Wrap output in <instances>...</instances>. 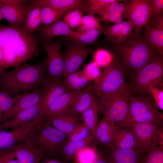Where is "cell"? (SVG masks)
I'll return each instance as SVG.
<instances>
[{
  "label": "cell",
  "mask_w": 163,
  "mask_h": 163,
  "mask_svg": "<svg viewBox=\"0 0 163 163\" xmlns=\"http://www.w3.org/2000/svg\"><path fill=\"white\" fill-rule=\"evenodd\" d=\"M133 29L128 22L123 21L108 27L103 33L109 40L113 43L118 44L129 38L132 34Z\"/></svg>",
  "instance_id": "cb8c5ba5"
},
{
  "label": "cell",
  "mask_w": 163,
  "mask_h": 163,
  "mask_svg": "<svg viewBox=\"0 0 163 163\" xmlns=\"http://www.w3.org/2000/svg\"><path fill=\"white\" fill-rule=\"evenodd\" d=\"M47 56L46 80L54 82H61L64 79V63L61 52V42L59 38L54 42L42 44Z\"/></svg>",
  "instance_id": "30bf717a"
},
{
  "label": "cell",
  "mask_w": 163,
  "mask_h": 163,
  "mask_svg": "<svg viewBox=\"0 0 163 163\" xmlns=\"http://www.w3.org/2000/svg\"><path fill=\"white\" fill-rule=\"evenodd\" d=\"M149 24L154 29L163 30V16L150 19Z\"/></svg>",
  "instance_id": "681fc988"
},
{
  "label": "cell",
  "mask_w": 163,
  "mask_h": 163,
  "mask_svg": "<svg viewBox=\"0 0 163 163\" xmlns=\"http://www.w3.org/2000/svg\"><path fill=\"white\" fill-rule=\"evenodd\" d=\"M83 74V71H77L64 78L62 81V82L67 89L70 85L79 78Z\"/></svg>",
  "instance_id": "c3c4849f"
},
{
  "label": "cell",
  "mask_w": 163,
  "mask_h": 163,
  "mask_svg": "<svg viewBox=\"0 0 163 163\" xmlns=\"http://www.w3.org/2000/svg\"><path fill=\"white\" fill-rule=\"evenodd\" d=\"M129 89L108 96L98 98L96 101L98 111L117 127L125 126L129 110Z\"/></svg>",
  "instance_id": "52a82bcc"
},
{
  "label": "cell",
  "mask_w": 163,
  "mask_h": 163,
  "mask_svg": "<svg viewBox=\"0 0 163 163\" xmlns=\"http://www.w3.org/2000/svg\"><path fill=\"white\" fill-rule=\"evenodd\" d=\"M16 97L0 92V119L2 114L10 110L14 104Z\"/></svg>",
  "instance_id": "b9f144b4"
},
{
  "label": "cell",
  "mask_w": 163,
  "mask_h": 163,
  "mask_svg": "<svg viewBox=\"0 0 163 163\" xmlns=\"http://www.w3.org/2000/svg\"><path fill=\"white\" fill-rule=\"evenodd\" d=\"M114 59L113 54L104 49H98L94 55V61L100 67L103 68L109 66Z\"/></svg>",
  "instance_id": "74e56055"
},
{
  "label": "cell",
  "mask_w": 163,
  "mask_h": 163,
  "mask_svg": "<svg viewBox=\"0 0 163 163\" xmlns=\"http://www.w3.org/2000/svg\"><path fill=\"white\" fill-rule=\"evenodd\" d=\"M75 155L79 163H93L97 157L94 149L88 146L80 150Z\"/></svg>",
  "instance_id": "ab89813d"
},
{
  "label": "cell",
  "mask_w": 163,
  "mask_h": 163,
  "mask_svg": "<svg viewBox=\"0 0 163 163\" xmlns=\"http://www.w3.org/2000/svg\"><path fill=\"white\" fill-rule=\"evenodd\" d=\"M83 71L85 75L91 81L95 80L101 73L100 67L94 61L86 65Z\"/></svg>",
  "instance_id": "7bdbcfd3"
},
{
  "label": "cell",
  "mask_w": 163,
  "mask_h": 163,
  "mask_svg": "<svg viewBox=\"0 0 163 163\" xmlns=\"http://www.w3.org/2000/svg\"><path fill=\"white\" fill-rule=\"evenodd\" d=\"M152 0L129 1L125 18L134 27L138 34L142 28L148 24L151 18Z\"/></svg>",
  "instance_id": "4fadbf2b"
},
{
  "label": "cell",
  "mask_w": 163,
  "mask_h": 163,
  "mask_svg": "<svg viewBox=\"0 0 163 163\" xmlns=\"http://www.w3.org/2000/svg\"><path fill=\"white\" fill-rule=\"evenodd\" d=\"M93 139V137L90 136L86 139L80 141H68L63 146L62 153L64 156L67 159L72 158L79 151L88 146Z\"/></svg>",
  "instance_id": "d6a6232c"
},
{
  "label": "cell",
  "mask_w": 163,
  "mask_h": 163,
  "mask_svg": "<svg viewBox=\"0 0 163 163\" xmlns=\"http://www.w3.org/2000/svg\"><path fill=\"white\" fill-rule=\"evenodd\" d=\"M117 127L103 116L96 127L94 139L101 145L110 148Z\"/></svg>",
  "instance_id": "d4e9b609"
},
{
  "label": "cell",
  "mask_w": 163,
  "mask_h": 163,
  "mask_svg": "<svg viewBox=\"0 0 163 163\" xmlns=\"http://www.w3.org/2000/svg\"><path fill=\"white\" fill-rule=\"evenodd\" d=\"M40 163H65L53 159H46L43 160Z\"/></svg>",
  "instance_id": "f5cc1de1"
},
{
  "label": "cell",
  "mask_w": 163,
  "mask_h": 163,
  "mask_svg": "<svg viewBox=\"0 0 163 163\" xmlns=\"http://www.w3.org/2000/svg\"><path fill=\"white\" fill-rule=\"evenodd\" d=\"M151 18L163 16V0H152Z\"/></svg>",
  "instance_id": "bcb514c9"
},
{
  "label": "cell",
  "mask_w": 163,
  "mask_h": 163,
  "mask_svg": "<svg viewBox=\"0 0 163 163\" xmlns=\"http://www.w3.org/2000/svg\"><path fill=\"white\" fill-rule=\"evenodd\" d=\"M30 1L0 0V12L10 26L23 27Z\"/></svg>",
  "instance_id": "5bb4252c"
},
{
  "label": "cell",
  "mask_w": 163,
  "mask_h": 163,
  "mask_svg": "<svg viewBox=\"0 0 163 163\" xmlns=\"http://www.w3.org/2000/svg\"><path fill=\"white\" fill-rule=\"evenodd\" d=\"M117 0H89L85 11L89 14H97L100 17L112 3Z\"/></svg>",
  "instance_id": "836d02e7"
},
{
  "label": "cell",
  "mask_w": 163,
  "mask_h": 163,
  "mask_svg": "<svg viewBox=\"0 0 163 163\" xmlns=\"http://www.w3.org/2000/svg\"><path fill=\"white\" fill-rule=\"evenodd\" d=\"M43 122L42 118L10 131L0 130V150L8 149L21 143L31 144L35 133Z\"/></svg>",
  "instance_id": "ba28073f"
},
{
  "label": "cell",
  "mask_w": 163,
  "mask_h": 163,
  "mask_svg": "<svg viewBox=\"0 0 163 163\" xmlns=\"http://www.w3.org/2000/svg\"><path fill=\"white\" fill-rule=\"evenodd\" d=\"M45 86L46 91L42 106L37 119L41 118L49 108L68 90L62 81L54 82L46 80Z\"/></svg>",
  "instance_id": "44dd1931"
},
{
  "label": "cell",
  "mask_w": 163,
  "mask_h": 163,
  "mask_svg": "<svg viewBox=\"0 0 163 163\" xmlns=\"http://www.w3.org/2000/svg\"><path fill=\"white\" fill-rule=\"evenodd\" d=\"M66 137L51 125L48 121L43 120L34 135L31 144L41 148L45 153L50 152L64 142Z\"/></svg>",
  "instance_id": "8fae6325"
},
{
  "label": "cell",
  "mask_w": 163,
  "mask_h": 163,
  "mask_svg": "<svg viewBox=\"0 0 163 163\" xmlns=\"http://www.w3.org/2000/svg\"><path fill=\"white\" fill-rule=\"evenodd\" d=\"M43 101V100L35 106L19 113L8 121L0 124V130L8 129L14 130L34 121L41 110Z\"/></svg>",
  "instance_id": "d6986e66"
},
{
  "label": "cell",
  "mask_w": 163,
  "mask_h": 163,
  "mask_svg": "<svg viewBox=\"0 0 163 163\" xmlns=\"http://www.w3.org/2000/svg\"><path fill=\"white\" fill-rule=\"evenodd\" d=\"M81 90H68L49 108L41 118L43 120H45L56 114L66 111Z\"/></svg>",
  "instance_id": "4316f807"
},
{
  "label": "cell",
  "mask_w": 163,
  "mask_h": 163,
  "mask_svg": "<svg viewBox=\"0 0 163 163\" xmlns=\"http://www.w3.org/2000/svg\"><path fill=\"white\" fill-rule=\"evenodd\" d=\"M107 26V25H104L100 29H93L80 33L74 37L65 36V38L68 41L88 46L94 42L99 36L108 27Z\"/></svg>",
  "instance_id": "f546056e"
},
{
  "label": "cell",
  "mask_w": 163,
  "mask_h": 163,
  "mask_svg": "<svg viewBox=\"0 0 163 163\" xmlns=\"http://www.w3.org/2000/svg\"><path fill=\"white\" fill-rule=\"evenodd\" d=\"M91 136L88 128L83 123H78L68 136V141H80Z\"/></svg>",
  "instance_id": "8d00e7d4"
},
{
  "label": "cell",
  "mask_w": 163,
  "mask_h": 163,
  "mask_svg": "<svg viewBox=\"0 0 163 163\" xmlns=\"http://www.w3.org/2000/svg\"><path fill=\"white\" fill-rule=\"evenodd\" d=\"M0 47L3 53L5 70L39 55L35 37L22 27L0 26Z\"/></svg>",
  "instance_id": "6da1fadb"
},
{
  "label": "cell",
  "mask_w": 163,
  "mask_h": 163,
  "mask_svg": "<svg viewBox=\"0 0 163 163\" xmlns=\"http://www.w3.org/2000/svg\"><path fill=\"white\" fill-rule=\"evenodd\" d=\"M114 44V53L125 72L132 76L161 55L145 37L133 33L125 41Z\"/></svg>",
  "instance_id": "3957f363"
},
{
  "label": "cell",
  "mask_w": 163,
  "mask_h": 163,
  "mask_svg": "<svg viewBox=\"0 0 163 163\" xmlns=\"http://www.w3.org/2000/svg\"><path fill=\"white\" fill-rule=\"evenodd\" d=\"M93 83H91L84 90H82L66 110L78 115L88 109L96 101L93 92Z\"/></svg>",
  "instance_id": "603a6c76"
},
{
  "label": "cell",
  "mask_w": 163,
  "mask_h": 163,
  "mask_svg": "<svg viewBox=\"0 0 163 163\" xmlns=\"http://www.w3.org/2000/svg\"><path fill=\"white\" fill-rule=\"evenodd\" d=\"M37 30L40 35L39 41L42 44L52 42L53 38L56 36L72 37L80 33L72 30L62 21L40 27Z\"/></svg>",
  "instance_id": "e0dca14e"
},
{
  "label": "cell",
  "mask_w": 163,
  "mask_h": 163,
  "mask_svg": "<svg viewBox=\"0 0 163 163\" xmlns=\"http://www.w3.org/2000/svg\"><path fill=\"white\" fill-rule=\"evenodd\" d=\"M149 93L157 107L163 110V89H160L157 86L151 87L149 89Z\"/></svg>",
  "instance_id": "f6af8a7d"
},
{
  "label": "cell",
  "mask_w": 163,
  "mask_h": 163,
  "mask_svg": "<svg viewBox=\"0 0 163 163\" xmlns=\"http://www.w3.org/2000/svg\"><path fill=\"white\" fill-rule=\"evenodd\" d=\"M144 27L146 38L156 50L163 56V30L154 29L149 24Z\"/></svg>",
  "instance_id": "4dcf8cb0"
},
{
  "label": "cell",
  "mask_w": 163,
  "mask_h": 163,
  "mask_svg": "<svg viewBox=\"0 0 163 163\" xmlns=\"http://www.w3.org/2000/svg\"><path fill=\"white\" fill-rule=\"evenodd\" d=\"M83 11L79 9L72 10L67 13L62 20L70 28L73 30L80 24L83 17Z\"/></svg>",
  "instance_id": "d590c367"
},
{
  "label": "cell",
  "mask_w": 163,
  "mask_h": 163,
  "mask_svg": "<svg viewBox=\"0 0 163 163\" xmlns=\"http://www.w3.org/2000/svg\"><path fill=\"white\" fill-rule=\"evenodd\" d=\"M126 126L132 129L144 153H148L163 145L162 129L154 124L150 123H132Z\"/></svg>",
  "instance_id": "9c48e42d"
},
{
  "label": "cell",
  "mask_w": 163,
  "mask_h": 163,
  "mask_svg": "<svg viewBox=\"0 0 163 163\" xmlns=\"http://www.w3.org/2000/svg\"><path fill=\"white\" fill-rule=\"evenodd\" d=\"M4 58L3 53L2 49L0 47V74L3 71L4 69Z\"/></svg>",
  "instance_id": "f907efd6"
},
{
  "label": "cell",
  "mask_w": 163,
  "mask_h": 163,
  "mask_svg": "<svg viewBox=\"0 0 163 163\" xmlns=\"http://www.w3.org/2000/svg\"><path fill=\"white\" fill-rule=\"evenodd\" d=\"M49 122L51 126L67 136L79 123L78 115L71 113L67 110L56 114L44 120Z\"/></svg>",
  "instance_id": "7402d4cb"
},
{
  "label": "cell",
  "mask_w": 163,
  "mask_h": 163,
  "mask_svg": "<svg viewBox=\"0 0 163 163\" xmlns=\"http://www.w3.org/2000/svg\"><path fill=\"white\" fill-rule=\"evenodd\" d=\"M107 157L110 163H142L145 153L133 150L110 147Z\"/></svg>",
  "instance_id": "484cf974"
},
{
  "label": "cell",
  "mask_w": 163,
  "mask_h": 163,
  "mask_svg": "<svg viewBox=\"0 0 163 163\" xmlns=\"http://www.w3.org/2000/svg\"><path fill=\"white\" fill-rule=\"evenodd\" d=\"M152 123L160 129L163 126V115L152 96L133 95L129 100V110L126 126L132 123Z\"/></svg>",
  "instance_id": "5b68a950"
},
{
  "label": "cell",
  "mask_w": 163,
  "mask_h": 163,
  "mask_svg": "<svg viewBox=\"0 0 163 163\" xmlns=\"http://www.w3.org/2000/svg\"><path fill=\"white\" fill-rule=\"evenodd\" d=\"M3 19V18L2 17L0 12V21L2 20Z\"/></svg>",
  "instance_id": "db71d44e"
},
{
  "label": "cell",
  "mask_w": 163,
  "mask_h": 163,
  "mask_svg": "<svg viewBox=\"0 0 163 163\" xmlns=\"http://www.w3.org/2000/svg\"><path fill=\"white\" fill-rule=\"evenodd\" d=\"M100 19L90 14L83 16L80 25L75 29L76 32L83 33L93 29L101 28Z\"/></svg>",
  "instance_id": "e575fe53"
},
{
  "label": "cell",
  "mask_w": 163,
  "mask_h": 163,
  "mask_svg": "<svg viewBox=\"0 0 163 163\" xmlns=\"http://www.w3.org/2000/svg\"><path fill=\"white\" fill-rule=\"evenodd\" d=\"M123 66L117 58L104 68L93 83V92L98 98L119 93L129 89L124 78Z\"/></svg>",
  "instance_id": "277c9868"
},
{
  "label": "cell",
  "mask_w": 163,
  "mask_h": 163,
  "mask_svg": "<svg viewBox=\"0 0 163 163\" xmlns=\"http://www.w3.org/2000/svg\"><path fill=\"white\" fill-rule=\"evenodd\" d=\"M66 50L63 56L64 78L77 71L86 58L93 51L88 46L67 41L64 42Z\"/></svg>",
  "instance_id": "7c38bea8"
},
{
  "label": "cell",
  "mask_w": 163,
  "mask_h": 163,
  "mask_svg": "<svg viewBox=\"0 0 163 163\" xmlns=\"http://www.w3.org/2000/svg\"><path fill=\"white\" fill-rule=\"evenodd\" d=\"M11 71L0 74V92L11 97L20 92H29L45 85L46 82V58L42 62L31 65L24 62Z\"/></svg>",
  "instance_id": "7a4b0ae2"
},
{
  "label": "cell",
  "mask_w": 163,
  "mask_h": 163,
  "mask_svg": "<svg viewBox=\"0 0 163 163\" xmlns=\"http://www.w3.org/2000/svg\"><path fill=\"white\" fill-rule=\"evenodd\" d=\"M40 9V6L33 5L30 3L24 18L23 27L30 33L33 34L37 30L41 24Z\"/></svg>",
  "instance_id": "f1b7e54d"
},
{
  "label": "cell",
  "mask_w": 163,
  "mask_h": 163,
  "mask_svg": "<svg viewBox=\"0 0 163 163\" xmlns=\"http://www.w3.org/2000/svg\"><path fill=\"white\" fill-rule=\"evenodd\" d=\"M93 163H110L107 157L98 156Z\"/></svg>",
  "instance_id": "816d5d0a"
},
{
  "label": "cell",
  "mask_w": 163,
  "mask_h": 163,
  "mask_svg": "<svg viewBox=\"0 0 163 163\" xmlns=\"http://www.w3.org/2000/svg\"><path fill=\"white\" fill-rule=\"evenodd\" d=\"M142 163H163V145H161L147 153Z\"/></svg>",
  "instance_id": "60d3db41"
},
{
  "label": "cell",
  "mask_w": 163,
  "mask_h": 163,
  "mask_svg": "<svg viewBox=\"0 0 163 163\" xmlns=\"http://www.w3.org/2000/svg\"><path fill=\"white\" fill-rule=\"evenodd\" d=\"M88 0H31L33 5L49 7L62 17L69 12L75 9L85 11Z\"/></svg>",
  "instance_id": "2e32d148"
},
{
  "label": "cell",
  "mask_w": 163,
  "mask_h": 163,
  "mask_svg": "<svg viewBox=\"0 0 163 163\" xmlns=\"http://www.w3.org/2000/svg\"><path fill=\"white\" fill-rule=\"evenodd\" d=\"M11 147L21 163H40L45 153L41 148L31 144L19 143Z\"/></svg>",
  "instance_id": "ffe728a7"
},
{
  "label": "cell",
  "mask_w": 163,
  "mask_h": 163,
  "mask_svg": "<svg viewBox=\"0 0 163 163\" xmlns=\"http://www.w3.org/2000/svg\"><path fill=\"white\" fill-rule=\"evenodd\" d=\"M91 81L84 74L76 81L70 85L67 88L68 90H78L82 89L88 85Z\"/></svg>",
  "instance_id": "7dc6e473"
},
{
  "label": "cell",
  "mask_w": 163,
  "mask_h": 163,
  "mask_svg": "<svg viewBox=\"0 0 163 163\" xmlns=\"http://www.w3.org/2000/svg\"><path fill=\"white\" fill-rule=\"evenodd\" d=\"M123 1L117 0L110 4L100 17V21L112 22L114 24L123 21L129 1L125 0L122 2H118Z\"/></svg>",
  "instance_id": "83f0119b"
},
{
  "label": "cell",
  "mask_w": 163,
  "mask_h": 163,
  "mask_svg": "<svg viewBox=\"0 0 163 163\" xmlns=\"http://www.w3.org/2000/svg\"><path fill=\"white\" fill-rule=\"evenodd\" d=\"M111 147L121 149L135 150L145 153L132 130L127 126L117 127Z\"/></svg>",
  "instance_id": "ac0fdd59"
},
{
  "label": "cell",
  "mask_w": 163,
  "mask_h": 163,
  "mask_svg": "<svg viewBox=\"0 0 163 163\" xmlns=\"http://www.w3.org/2000/svg\"><path fill=\"white\" fill-rule=\"evenodd\" d=\"M0 163H21L14 154L12 147L0 150Z\"/></svg>",
  "instance_id": "ee69618b"
},
{
  "label": "cell",
  "mask_w": 163,
  "mask_h": 163,
  "mask_svg": "<svg viewBox=\"0 0 163 163\" xmlns=\"http://www.w3.org/2000/svg\"><path fill=\"white\" fill-rule=\"evenodd\" d=\"M98 108L97 101L88 109L82 113L83 123L89 129L94 139L95 129L97 124V112Z\"/></svg>",
  "instance_id": "1f68e13d"
},
{
  "label": "cell",
  "mask_w": 163,
  "mask_h": 163,
  "mask_svg": "<svg viewBox=\"0 0 163 163\" xmlns=\"http://www.w3.org/2000/svg\"><path fill=\"white\" fill-rule=\"evenodd\" d=\"M163 76V56L160 55L131 76L130 92L136 95H150V88L159 85Z\"/></svg>",
  "instance_id": "8992f818"
},
{
  "label": "cell",
  "mask_w": 163,
  "mask_h": 163,
  "mask_svg": "<svg viewBox=\"0 0 163 163\" xmlns=\"http://www.w3.org/2000/svg\"><path fill=\"white\" fill-rule=\"evenodd\" d=\"M41 24L46 25L58 21L62 17L57 12L46 7L40 6Z\"/></svg>",
  "instance_id": "f35d334b"
},
{
  "label": "cell",
  "mask_w": 163,
  "mask_h": 163,
  "mask_svg": "<svg viewBox=\"0 0 163 163\" xmlns=\"http://www.w3.org/2000/svg\"><path fill=\"white\" fill-rule=\"evenodd\" d=\"M46 91L45 85L32 91L14 95V104L8 111L3 113L0 122H6L17 114L35 106L43 98Z\"/></svg>",
  "instance_id": "9a60e30c"
}]
</instances>
